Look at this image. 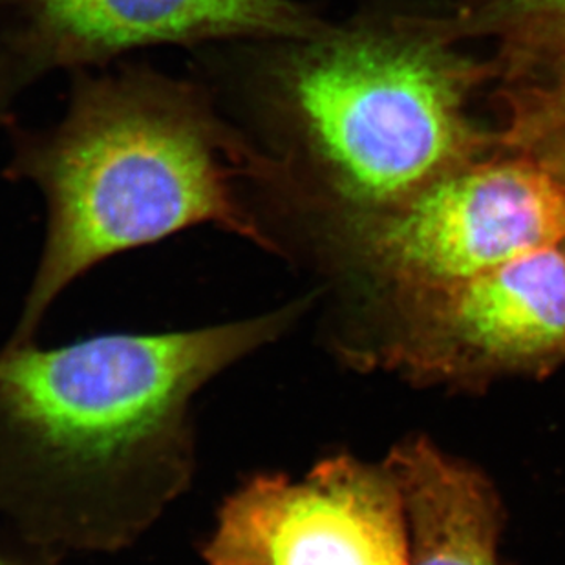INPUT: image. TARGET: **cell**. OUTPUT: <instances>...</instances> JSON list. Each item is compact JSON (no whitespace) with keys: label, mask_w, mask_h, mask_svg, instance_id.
<instances>
[{"label":"cell","mask_w":565,"mask_h":565,"mask_svg":"<svg viewBox=\"0 0 565 565\" xmlns=\"http://www.w3.org/2000/svg\"><path fill=\"white\" fill-rule=\"evenodd\" d=\"M308 302L194 330L0 350V522L50 558L128 550L191 489L192 406Z\"/></svg>","instance_id":"cell-1"},{"label":"cell","mask_w":565,"mask_h":565,"mask_svg":"<svg viewBox=\"0 0 565 565\" xmlns=\"http://www.w3.org/2000/svg\"><path fill=\"white\" fill-rule=\"evenodd\" d=\"M235 55L230 92L271 166L258 189L271 252L299 225L390 207L497 145L467 113L492 63L456 54L422 17L242 43Z\"/></svg>","instance_id":"cell-2"},{"label":"cell","mask_w":565,"mask_h":565,"mask_svg":"<svg viewBox=\"0 0 565 565\" xmlns=\"http://www.w3.org/2000/svg\"><path fill=\"white\" fill-rule=\"evenodd\" d=\"M11 139L8 174L43 194L46 235L8 342L35 341L66 288L119 253L202 224L262 249L267 156L202 83L147 66L75 70L60 124Z\"/></svg>","instance_id":"cell-3"},{"label":"cell","mask_w":565,"mask_h":565,"mask_svg":"<svg viewBox=\"0 0 565 565\" xmlns=\"http://www.w3.org/2000/svg\"><path fill=\"white\" fill-rule=\"evenodd\" d=\"M308 227L331 255L427 294L565 242V189L533 156L472 161L390 207Z\"/></svg>","instance_id":"cell-4"},{"label":"cell","mask_w":565,"mask_h":565,"mask_svg":"<svg viewBox=\"0 0 565 565\" xmlns=\"http://www.w3.org/2000/svg\"><path fill=\"white\" fill-rule=\"evenodd\" d=\"M203 565H408L399 486L386 465L350 454L302 478L247 476L220 503Z\"/></svg>","instance_id":"cell-5"},{"label":"cell","mask_w":565,"mask_h":565,"mask_svg":"<svg viewBox=\"0 0 565 565\" xmlns=\"http://www.w3.org/2000/svg\"><path fill=\"white\" fill-rule=\"evenodd\" d=\"M324 28L295 0H0V110L54 70L130 50L294 41Z\"/></svg>","instance_id":"cell-6"},{"label":"cell","mask_w":565,"mask_h":565,"mask_svg":"<svg viewBox=\"0 0 565 565\" xmlns=\"http://www.w3.org/2000/svg\"><path fill=\"white\" fill-rule=\"evenodd\" d=\"M416 297L405 352L423 374H539L565 361V253L558 247Z\"/></svg>","instance_id":"cell-7"},{"label":"cell","mask_w":565,"mask_h":565,"mask_svg":"<svg viewBox=\"0 0 565 565\" xmlns=\"http://www.w3.org/2000/svg\"><path fill=\"white\" fill-rule=\"evenodd\" d=\"M408 527V565H500L502 507L491 481L427 438L401 443L384 461Z\"/></svg>","instance_id":"cell-8"},{"label":"cell","mask_w":565,"mask_h":565,"mask_svg":"<svg viewBox=\"0 0 565 565\" xmlns=\"http://www.w3.org/2000/svg\"><path fill=\"white\" fill-rule=\"evenodd\" d=\"M492 66L505 83L507 124L497 147L529 154L565 130V30L533 49L498 55Z\"/></svg>","instance_id":"cell-9"},{"label":"cell","mask_w":565,"mask_h":565,"mask_svg":"<svg viewBox=\"0 0 565 565\" xmlns=\"http://www.w3.org/2000/svg\"><path fill=\"white\" fill-rule=\"evenodd\" d=\"M423 21L447 43L478 35H500L503 41L500 54H514L564 32L565 0H478L454 17Z\"/></svg>","instance_id":"cell-10"},{"label":"cell","mask_w":565,"mask_h":565,"mask_svg":"<svg viewBox=\"0 0 565 565\" xmlns=\"http://www.w3.org/2000/svg\"><path fill=\"white\" fill-rule=\"evenodd\" d=\"M529 156H533L534 160L565 189V130L545 139L544 143L531 150Z\"/></svg>","instance_id":"cell-11"},{"label":"cell","mask_w":565,"mask_h":565,"mask_svg":"<svg viewBox=\"0 0 565 565\" xmlns=\"http://www.w3.org/2000/svg\"><path fill=\"white\" fill-rule=\"evenodd\" d=\"M54 558L28 550L24 545L13 544V547H0V565H52Z\"/></svg>","instance_id":"cell-12"}]
</instances>
